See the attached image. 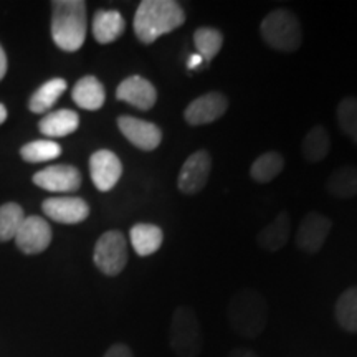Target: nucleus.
<instances>
[{
    "label": "nucleus",
    "instance_id": "f257e3e1",
    "mask_svg": "<svg viewBox=\"0 0 357 357\" xmlns=\"http://www.w3.org/2000/svg\"><path fill=\"white\" fill-rule=\"evenodd\" d=\"M185 24V12L174 0H142L134 13V33L144 45L154 43L162 35Z\"/></svg>",
    "mask_w": 357,
    "mask_h": 357
},
{
    "label": "nucleus",
    "instance_id": "f03ea898",
    "mask_svg": "<svg viewBox=\"0 0 357 357\" xmlns=\"http://www.w3.org/2000/svg\"><path fill=\"white\" fill-rule=\"evenodd\" d=\"M86 2L56 0L53 2L52 38L60 50L78 52L86 40Z\"/></svg>",
    "mask_w": 357,
    "mask_h": 357
},
{
    "label": "nucleus",
    "instance_id": "7ed1b4c3",
    "mask_svg": "<svg viewBox=\"0 0 357 357\" xmlns=\"http://www.w3.org/2000/svg\"><path fill=\"white\" fill-rule=\"evenodd\" d=\"M227 318L238 336L253 339L265 331L268 324V305L257 289L243 288L230 298Z\"/></svg>",
    "mask_w": 357,
    "mask_h": 357
},
{
    "label": "nucleus",
    "instance_id": "20e7f679",
    "mask_svg": "<svg viewBox=\"0 0 357 357\" xmlns=\"http://www.w3.org/2000/svg\"><path fill=\"white\" fill-rule=\"evenodd\" d=\"M260 35L268 47L283 53L300 50L303 30L298 17L287 8L270 12L260 24Z\"/></svg>",
    "mask_w": 357,
    "mask_h": 357
},
{
    "label": "nucleus",
    "instance_id": "39448f33",
    "mask_svg": "<svg viewBox=\"0 0 357 357\" xmlns=\"http://www.w3.org/2000/svg\"><path fill=\"white\" fill-rule=\"evenodd\" d=\"M171 349L177 357H197L202 352V329L195 311L189 306L176 307L169 333Z\"/></svg>",
    "mask_w": 357,
    "mask_h": 357
},
{
    "label": "nucleus",
    "instance_id": "423d86ee",
    "mask_svg": "<svg viewBox=\"0 0 357 357\" xmlns=\"http://www.w3.org/2000/svg\"><path fill=\"white\" fill-rule=\"evenodd\" d=\"M93 261L106 276H116L128 263V243L119 230H109L96 242Z\"/></svg>",
    "mask_w": 357,
    "mask_h": 357
},
{
    "label": "nucleus",
    "instance_id": "0eeeda50",
    "mask_svg": "<svg viewBox=\"0 0 357 357\" xmlns=\"http://www.w3.org/2000/svg\"><path fill=\"white\" fill-rule=\"evenodd\" d=\"M212 155L208 151H195L182 164L177 177V187L184 195H195L207 185L212 172Z\"/></svg>",
    "mask_w": 357,
    "mask_h": 357
},
{
    "label": "nucleus",
    "instance_id": "6e6552de",
    "mask_svg": "<svg viewBox=\"0 0 357 357\" xmlns=\"http://www.w3.org/2000/svg\"><path fill=\"white\" fill-rule=\"evenodd\" d=\"M229 98L220 91H208L195 98L184 109V119L190 126H205L215 123L229 111Z\"/></svg>",
    "mask_w": 357,
    "mask_h": 357
},
{
    "label": "nucleus",
    "instance_id": "1a4fd4ad",
    "mask_svg": "<svg viewBox=\"0 0 357 357\" xmlns=\"http://www.w3.org/2000/svg\"><path fill=\"white\" fill-rule=\"evenodd\" d=\"M333 229V220L324 213L310 212L296 230V247L305 253H318Z\"/></svg>",
    "mask_w": 357,
    "mask_h": 357
},
{
    "label": "nucleus",
    "instance_id": "9d476101",
    "mask_svg": "<svg viewBox=\"0 0 357 357\" xmlns=\"http://www.w3.org/2000/svg\"><path fill=\"white\" fill-rule=\"evenodd\" d=\"M118 128L132 146L144 151V153L158 149L160 141H162V131L158 124L144 121V119L132 118V116H119Z\"/></svg>",
    "mask_w": 357,
    "mask_h": 357
},
{
    "label": "nucleus",
    "instance_id": "9b49d317",
    "mask_svg": "<svg viewBox=\"0 0 357 357\" xmlns=\"http://www.w3.org/2000/svg\"><path fill=\"white\" fill-rule=\"evenodd\" d=\"M89 174L98 190L109 192L123 176V164L113 151H96L89 158Z\"/></svg>",
    "mask_w": 357,
    "mask_h": 357
},
{
    "label": "nucleus",
    "instance_id": "f8f14e48",
    "mask_svg": "<svg viewBox=\"0 0 357 357\" xmlns=\"http://www.w3.org/2000/svg\"><path fill=\"white\" fill-rule=\"evenodd\" d=\"M33 184L48 192H77L82 185V172L70 164H56L35 174Z\"/></svg>",
    "mask_w": 357,
    "mask_h": 357
},
{
    "label": "nucleus",
    "instance_id": "ddd939ff",
    "mask_svg": "<svg viewBox=\"0 0 357 357\" xmlns=\"http://www.w3.org/2000/svg\"><path fill=\"white\" fill-rule=\"evenodd\" d=\"M52 242V229L45 218L37 215L25 217L15 235V243L26 255L42 253Z\"/></svg>",
    "mask_w": 357,
    "mask_h": 357
},
{
    "label": "nucleus",
    "instance_id": "4468645a",
    "mask_svg": "<svg viewBox=\"0 0 357 357\" xmlns=\"http://www.w3.org/2000/svg\"><path fill=\"white\" fill-rule=\"evenodd\" d=\"M116 98L141 111H149L158 101V89L149 79L132 75L119 83Z\"/></svg>",
    "mask_w": 357,
    "mask_h": 357
},
{
    "label": "nucleus",
    "instance_id": "2eb2a0df",
    "mask_svg": "<svg viewBox=\"0 0 357 357\" xmlns=\"http://www.w3.org/2000/svg\"><path fill=\"white\" fill-rule=\"evenodd\" d=\"M42 208L48 218L58 223H66V225L84 222L89 215V205L86 204V200L70 197V195L47 199Z\"/></svg>",
    "mask_w": 357,
    "mask_h": 357
},
{
    "label": "nucleus",
    "instance_id": "dca6fc26",
    "mask_svg": "<svg viewBox=\"0 0 357 357\" xmlns=\"http://www.w3.org/2000/svg\"><path fill=\"white\" fill-rule=\"evenodd\" d=\"M124 30H126V20L113 8H101L93 17V37L98 43H113L121 37Z\"/></svg>",
    "mask_w": 357,
    "mask_h": 357
},
{
    "label": "nucleus",
    "instance_id": "f3484780",
    "mask_svg": "<svg viewBox=\"0 0 357 357\" xmlns=\"http://www.w3.org/2000/svg\"><path fill=\"white\" fill-rule=\"evenodd\" d=\"M291 235V220L287 212H281L275 220L258 231L257 243L266 252H280L288 243Z\"/></svg>",
    "mask_w": 357,
    "mask_h": 357
},
{
    "label": "nucleus",
    "instance_id": "a211bd4d",
    "mask_svg": "<svg viewBox=\"0 0 357 357\" xmlns=\"http://www.w3.org/2000/svg\"><path fill=\"white\" fill-rule=\"evenodd\" d=\"M71 98H73L75 105L82 109L98 111L105 105L106 91L100 79L88 75V77L78 79L73 91H71Z\"/></svg>",
    "mask_w": 357,
    "mask_h": 357
},
{
    "label": "nucleus",
    "instance_id": "6ab92c4d",
    "mask_svg": "<svg viewBox=\"0 0 357 357\" xmlns=\"http://www.w3.org/2000/svg\"><path fill=\"white\" fill-rule=\"evenodd\" d=\"M134 252L139 257H151L164 243V231L154 223H136L129 231Z\"/></svg>",
    "mask_w": 357,
    "mask_h": 357
},
{
    "label": "nucleus",
    "instance_id": "aec40b11",
    "mask_svg": "<svg viewBox=\"0 0 357 357\" xmlns=\"http://www.w3.org/2000/svg\"><path fill=\"white\" fill-rule=\"evenodd\" d=\"M79 126V116L73 109H58L45 114L38 123V129L47 137H65Z\"/></svg>",
    "mask_w": 357,
    "mask_h": 357
},
{
    "label": "nucleus",
    "instance_id": "412c9836",
    "mask_svg": "<svg viewBox=\"0 0 357 357\" xmlns=\"http://www.w3.org/2000/svg\"><path fill=\"white\" fill-rule=\"evenodd\" d=\"M329 151H331V136H329L328 129L321 124L311 128L301 142V154L305 160L318 164L328 158Z\"/></svg>",
    "mask_w": 357,
    "mask_h": 357
},
{
    "label": "nucleus",
    "instance_id": "4be33fe9",
    "mask_svg": "<svg viewBox=\"0 0 357 357\" xmlns=\"http://www.w3.org/2000/svg\"><path fill=\"white\" fill-rule=\"evenodd\" d=\"M326 190L336 199H352L357 195V167L342 166L334 171L326 181Z\"/></svg>",
    "mask_w": 357,
    "mask_h": 357
},
{
    "label": "nucleus",
    "instance_id": "5701e85b",
    "mask_svg": "<svg viewBox=\"0 0 357 357\" xmlns=\"http://www.w3.org/2000/svg\"><path fill=\"white\" fill-rule=\"evenodd\" d=\"M66 82L63 78H53L50 82L43 83L37 91L33 93L32 98L29 101V108L32 113H47L53 106L56 105V101L60 100V96L66 91Z\"/></svg>",
    "mask_w": 357,
    "mask_h": 357
},
{
    "label": "nucleus",
    "instance_id": "b1692460",
    "mask_svg": "<svg viewBox=\"0 0 357 357\" xmlns=\"http://www.w3.org/2000/svg\"><path fill=\"white\" fill-rule=\"evenodd\" d=\"M284 158L278 151H268L261 154L250 167V177L258 184H268L283 172Z\"/></svg>",
    "mask_w": 357,
    "mask_h": 357
},
{
    "label": "nucleus",
    "instance_id": "393cba45",
    "mask_svg": "<svg viewBox=\"0 0 357 357\" xmlns=\"http://www.w3.org/2000/svg\"><path fill=\"white\" fill-rule=\"evenodd\" d=\"M334 314L341 329L347 333H357V287L347 288L337 298Z\"/></svg>",
    "mask_w": 357,
    "mask_h": 357
},
{
    "label": "nucleus",
    "instance_id": "a878e982",
    "mask_svg": "<svg viewBox=\"0 0 357 357\" xmlns=\"http://www.w3.org/2000/svg\"><path fill=\"white\" fill-rule=\"evenodd\" d=\"M194 45L205 63H211L223 47V33L213 26H200L194 32Z\"/></svg>",
    "mask_w": 357,
    "mask_h": 357
},
{
    "label": "nucleus",
    "instance_id": "bb28decb",
    "mask_svg": "<svg viewBox=\"0 0 357 357\" xmlns=\"http://www.w3.org/2000/svg\"><path fill=\"white\" fill-rule=\"evenodd\" d=\"M24 220V208L19 204L10 202L0 205V242H8V240L15 238Z\"/></svg>",
    "mask_w": 357,
    "mask_h": 357
},
{
    "label": "nucleus",
    "instance_id": "cd10ccee",
    "mask_svg": "<svg viewBox=\"0 0 357 357\" xmlns=\"http://www.w3.org/2000/svg\"><path fill=\"white\" fill-rule=\"evenodd\" d=\"M336 118L339 129L344 136L357 144V98L346 96L339 101L336 108Z\"/></svg>",
    "mask_w": 357,
    "mask_h": 357
},
{
    "label": "nucleus",
    "instance_id": "c85d7f7f",
    "mask_svg": "<svg viewBox=\"0 0 357 357\" xmlns=\"http://www.w3.org/2000/svg\"><path fill=\"white\" fill-rule=\"evenodd\" d=\"M20 154L26 162H32V164L48 162V160L60 158L61 146L58 144V142L50 141V139L33 141L22 147Z\"/></svg>",
    "mask_w": 357,
    "mask_h": 357
},
{
    "label": "nucleus",
    "instance_id": "c756f323",
    "mask_svg": "<svg viewBox=\"0 0 357 357\" xmlns=\"http://www.w3.org/2000/svg\"><path fill=\"white\" fill-rule=\"evenodd\" d=\"M102 357H134V356L126 344H114L106 351V354Z\"/></svg>",
    "mask_w": 357,
    "mask_h": 357
},
{
    "label": "nucleus",
    "instance_id": "7c9ffc66",
    "mask_svg": "<svg viewBox=\"0 0 357 357\" xmlns=\"http://www.w3.org/2000/svg\"><path fill=\"white\" fill-rule=\"evenodd\" d=\"M229 357H258V356L252 349H247V347H235V349L229 354Z\"/></svg>",
    "mask_w": 357,
    "mask_h": 357
},
{
    "label": "nucleus",
    "instance_id": "2f4dec72",
    "mask_svg": "<svg viewBox=\"0 0 357 357\" xmlns=\"http://www.w3.org/2000/svg\"><path fill=\"white\" fill-rule=\"evenodd\" d=\"M7 73V55L6 52H3L2 45H0V82H2V78L6 77Z\"/></svg>",
    "mask_w": 357,
    "mask_h": 357
},
{
    "label": "nucleus",
    "instance_id": "473e14b6",
    "mask_svg": "<svg viewBox=\"0 0 357 357\" xmlns=\"http://www.w3.org/2000/svg\"><path fill=\"white\" fill-rule=\"evenodd\" d=\"M202 63H204L202 56H200L199 53H195V55H192L189 58V61H187V68L195 70V68H199V66H202Z\"/></svg>",
    "mask_w": 357,
    "mask_h": 357
},
{
    "label": "nucleus",
    "instance_id": "72a5a7b5",
    "mask_svg": "<svg viewBox=\"0 0 357 357\" xmlns=\"http://www.w3.org/2000/svg\"><path fill=\"white\" fill-rule=\"evenodd\" d=\"M6 119H7V109H6V106L0 105V124L6 123Z\"/></svg>",
    "mask_w": 357,
    "mask_h": 357
}]
</instances>
